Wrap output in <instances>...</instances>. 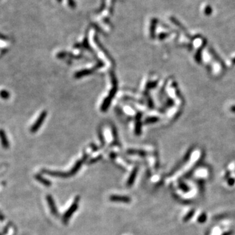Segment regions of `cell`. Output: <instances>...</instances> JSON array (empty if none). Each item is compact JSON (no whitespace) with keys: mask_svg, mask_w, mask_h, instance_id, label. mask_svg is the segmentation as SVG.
I'll return each instance as SVG.
<instances>
[{"mask_svg":"<svg viewBox=\"0 0 235 235\" xmlns=\"http://www.w3.org/2000/svg\"><path fill=\"white\" fill-rule=\"evenodd\" d=\"M10 97V93L6 90H2L0 91V97L4 100L9 99Z\"/></svg>","mask_w":235,"mask_h":235,"instance_id":"10","label":"cell"},{"mask_svg":"<svg viewBox=\"0 0 235 235\" xmlns=\"http://www.w3.org/2000/svg\"><path fill=\"white\" fill-rule=\"evenodd\" d=\"M42 173L48 174L49 176L58 177L60 178H69V175L67 172H59V171H54L47 169H43L41 171Z\"/></svg>","mask_w":235,"mask_h":235,"instance_id":"3","label":"cell"},{"mask_svg":"<svg viewBox=\"0 0 235 235\" xmlns=\"http://www.w3.org/2000/svg\"><path fill=\"white\" fill-rule=\"evenodd\" d=\"M101 158V156H98L97 157H96V158H95V159H92V160H90V164H92V163H95V162H96L97 161H98V160H99Z\"/></svg>","mask_w":235,"mask_h":235,"instance_id":"11","label":"cell"},{"mask_svg":"<svg viewBox=\"0 0 235 235\" xmlns=\"http://www.w3.org/2000/svg\"><path fill=\"white\" fill-rule=\"evenodd\" d=\"M35 179H36V180H37L39 182H40L41 184L44 185V186L50 187L52 185V182L50 180L44 178L42 175L39 174H37L35 175Z\"/></svg>","mask_w":235,"mask_h":235,"instance_id":"9","label":"cell"},{"mask_svg":"<svg viewBox=\"0 0 235 235\" xmlns=\"http://www.w3.org/2000/svg\"><path fill=\"white\" fill-rule=\"evenodd\" d=\"M0 39H1V40H7L8 38L6 36H3V35L0 33Z\"/></svg>","mask_w":235,"mask_h":235,"instance_id":"12","label":"cell"},{"mask_svg":"<svg viewBox=\"0 0 235 235\" xmlns=\"http://www.w3.org/2000/svg\"><path fill=\"white\" fill-rule=\"evenodd\" d=\"M138 171H139L138 167H135L131 171V173L130 175H129V176L127 180V184H126V185H127L128 187H131L133 184H134V182L136 180V175H137L138 173Z\"/></svg>","mask_w":235,"mask_h":235,"instance_id":"8","label":"cell"},{"mask_svg":"<svg viewBox=\"0 0 235 235\" xmlns=\"http://www.w3.org/2000/svg\"><path fill=\"white\" fill-rule=\"evenodd\" d=\"M46 116H47V113L45 111L43 112V113L40 114L39 117L38 118L37 121L34 123V124L32 125V127L30 128L31 133H34L37 131L38 129L41 127L42 124L43 123L44 120L45 119V118H46Z\"/></svg>","mask_w":235,"mask_h":235,"instance_id":"4","label":"cell"},{"mask_svg":"<svg viewBox=\"0 0 235 235\" xmlns=\"http://www.w3.org/2000/svg\"><path fill=\"white\" fill-rule=\"evenodd\" d=\"M109 200L112 202H117L129 203L131 202V199L128 197V196H125V195H112L109 197Z\"/></svg>","mask_w":235,"mask_h":235,"instance_id":"5","label":"cell"},{"mask_svg":"<svg viewBox=\"0 0 235 235\" xmlns=\"http://www.w3.org/2000/svg\"><path fill=\"white\" fill-rule=\"evenodd\" d=\"M46 199L52 214L55 217H59V214L58 210L57 209L56 206V203L53 197H52V196L50 194L47 195L46 196Z\"/></svg>","mask_w":235,"mask_h":235,"instance_id":"2","label":"cell"},{"mask_svg":"<svg viewBox=\"0 0 235 235\" xmlns=\"http://www.w3.org/2000/svg\"><path fill=\"white\" fill-rule=\"evenodd\" d=\"M80 199L79 196H76V197L75 198L74 201L73 202L72 205L70 206L69 209L67 210V211L65 212L64 215L63 216L62 222L64 223L65 225H67V224L69 223L70 218H71L72 216L73 215V214H74L77 210V209H78L79 206Z\"/></svg>","mask_w":235,"mask_h":235,"instance_id":"1","label":"cell"},{"mask_svg":"<svg viewBox=\"0 0 235 235\" xmlns=\"http://www.w3.org/2000/svg\"><path fill=\"white\" fill-rule=\"evenodd\" d=\"M0 141H1V145L3 148H9L10 144L9 140L7 139V136L5 131L3 129H0Z\"/></svg>","mask_w":235,"mask_h":235,"instance_id":"7","label":"cell"},{"mask_svg":"<svg viewBox=\"0 0 235 235\" xmlns=\"http://www.w3.org/2000/svg\"><path fill=\"white\" fill-rule=\"evenodd\" d=\"M86 158H87V156H85L82 159L76 161V163H75L74 167H73L69 172H67L70 177L72 176H74L75 174L77 173V172H78L80 170V168H81L82 163H84V161L86 159Z\"/></svg>","mask_w":235,"mask_h":235,"instance_id":"6","label":"cell"}]
</instances>
